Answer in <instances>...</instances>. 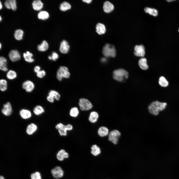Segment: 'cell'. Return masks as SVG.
I'll list each match as a JSON object with an SVG mask.
<instances>
[{"label":"cell","instance_id":"obj_20","mask_svg":"<svg viewBox=\"0 0 179 179\" xmlns=\"http://www.w3.org/2000/svg\"><path fill=\"white\" fill-rule=\"evenodd\" d=\"M146 59L144 58H140L138 61V64L142 70H146L148 68L147 63Z\"/></svg>","mask_w":179,"mask_h":179},{"label":"cell","instance_id":"obj_44","mask_svg":"<svg viewBox=\"0 0 179 179\" xmlns=\"http://www.w3.org/2000/svg\"><path fill=\"white\" fill-rule=\"evenodd\" d=\"M106 60L105 58H103L101 59V61L103 62H105L106 61Z\"/></svg>","mask_w":179,"mask_h":179},{"label":"cell","instance_id":"obj_49","mask_svg":"<svg viewBox=\"0 0 179 179\" xmlns=\"http://www.w3.org/2000/svg\"><path fill=\"white\" fill-rule=\"evenodd\" d=\"M1 16L0 17V21H1Z\"/></svg>","mask_w":179,"mask_h":179},{"label":"cell","instance_id":"obj_14","mask_svg":"<svg viewBox=\"0 0 179 179\" xmlns=\"http://www.w3.org/2000/svg\"><path fill=\"white\" fill-rule=\"evenodd\" d=\"M5 7L8 9L15 10L16 9V1L15 0H7L4 2Z\"/></svg>","mask_w":179,"mask_h":179},{"label":"cell","instance_id":"obj_13","mask_svg":"<svg viewBox=\"0 0 179 179\" xmlns=\"http://www.w3.org/2000/svg\"><path fill=\"white\" fill-rule=\"evenodd\" d=\"M69 47L68 43L66 41L63 40L60 43V50L62 53H66L68 51Z\"/></svg>","mask_w":179,"mask_h":179},{"label":"cell","instance_id":"obj_29","mask_svg":"<svg viewBox=\"0 0 179 179\" xmlns=\"http://www.w3.org/2000/svg\"><path fill=\"white\" fill-rule=\"evenodd\" d=\"M23 31L21 29H19L16 30L14 33V37L17 40H20L23 38Z\"/></svg>","mask_w":179,"mask_h":179},{"label":"cell","instance_id":"obj_15","mask_svg":"<svg viewBox=\"0 0 179 179\" xmlns=\"http://www.w3.org/2000/svg\"><path fill=\"white\" fill-rule=\"evenodd\" d=\"M109 133L108 129L104 126L100 127L97 131L98 135L101 137L106 136L108 135Z\"/></svg>","mask_w":179,"mask_h":179},{"label":"cell","instance_id":"obj_42","mask_svg":"<svg viewBox=\"0 0 179 179\" xmlns=\"http://www.w3.org/2000/svg\"><path fill=\"white\" fill-rule=\"evenodd\" d=\"M41 70V67L39 66H36L34 68V71L36 73H37Z\"/></svg>","mask_w":179,"mask_h":179},{"label":"cell","instance_id":"obj_17","mask_svg":"<svg viewBox=\"0 0 179 179\" xmlns=\"http://www.w3.org/2000/svg\"><path fill=\"white\" fill-rule=\"evenodd\" d=\"M99 117L98 113L95 111L91 112L89 117V120L91 123H94L97 121Z\"/></svg>","mask_w":179,"mask_h":179},{"label":"cell","instance_id":"obj_32","mask_svg":"<svg viewBox=\"0 0 179 179\" xmlns=\"http://www.w3.org/2000/svg\"><path fill=\"white\" fill-rule=\"evenodd\" d=\"M44 110L42 107L40 105L36 106L33 110V112L36 115H39L44 112Z\"/></svg>","mask_w":179,"mask_h":179},{"label":"cell","instance_id":"obj_16","mask_svg":"<svg viewBox=\"0 0 179 179\" xmlns=\"http://www.w3.org/2000/svg\"><path fill=\"white\" fill-rule=\"evenodd\" d=\"M69 154L63 149H61L58 152L56 155L57 159L60 161H63L65 158H68Z\"/></svg>","mask_w":179,"mask_h":179},{"label":"cell","instance_id":"obj_10","mask_svg":"<svg viewBox=\"0 0 179 179\" xmlns=\"http://www.w3.org/2000/svg\"><path fill=\"white\" fill-rule=\"evenodd\" d=\"M22 87L27 92H31L35 88L34 83L32 81L27 80L24 82L22 84Z\"/></svg>","mask_w":179,"mask_h":179},{"label":"cell","instance_id":"obj_5","mask_svg":"<svg viewBox=\"0 0 179 179\" xmlns=\"http://www.w3.org/2000/svg\"><path fill=\"white\" fill-rule=\"evenodd\" d=\"M70 75L68 68L64 66H61L57 71L56 77L58 80L61 81L63 78H69Z\"/></svg>","mask_w":179,"mask_h":179},{"label":"cell","instance_id":"obj_33","mask_svg":"<svg viewBox=\"0 0 179 179\" xmlns=\"http://www.w3.org/2000/svg\"><path fill=\"white\" fill-rule=\"evenodd\" d=\"M79 114V110L77 107H72L70 110L69 114L71 117H76L78 116Z\"/></svg>","mask_w":179,"mask_h":179},{"label":"cell","instance_id":"obj_1","mask_svg":"<svg viewBox=\"0 0 179 179\" xmlns=\"http://www.w3.org/2000/svg\"><path fill=\"white\" fill-rule=\"evenodd\" d=\"M167 104L165 102H161L157 101L152 102L148 106V111L151 114L157 115L159 112L164 110Z\"/></svg>","mask_w":179,"mask_h":179},{"label":"cell","instance_id":"obj_37","mask_svg":"<svg viewBox=\"0 0 179 179\" xmlns=\"http://www.w3.org/2000/svg\"><path fill=\"white\" fill-rule=\"evenodd\" d=\"M48 95L56 99L59 100L60 98V95L57 92L54 90H51L48 92Z\"/></svg>","mask_w":179,"mask_h":179},{"label":"cell","instance_id":"obj_45","mask_svg":"<svg viewBox=\"0 0 179 179\" xmlns=\"http://www.w3.org/2000/svg\"><path fill=\"white\" fill-rule=\"evenodd\" d=\"M0 9H1L2 7V5L1 1L0 2Z\"/></svg>","mask_w":179,"mask_h":179},{"label":"cell","instance_id":"obj_11","mask_svg":"<svg viewBox=\"0 0 179 179\" xmlns=\"http://www.w3.org/2000/svg\"><path fill=\"white\" fill-rule=\"evenodd\" d=\"M8 56L10 59L13 62L19 61L21 58L19 52L16 50H12L10 51L9 53Z\"/></svg>","mask_w":179,"mask_h":179},{"label":"cell","instance_id":"obj_47","mask_svg":"<svg viewBox=\"0 0 179 179\" xmlns=\"http://www.w3.org/2000/svg\"><path fill=\"white\" fill-rule=\"evenodd\" d=\"M0 179H5L3 176H1L0 177Z\"/></svg>","mask_w":179,"mask_h":179},{"label":"cell","instance_id":"obj_24","mask_svg":"<svg viewBox=\"0 0 179 179\" xmlns=\"http://www.w3.org/2000/svg\"><path fill=\"white\" fill-rule=\"evenodd\" d=\"M96 32L99 34L101 35L104 33L106 29L105 26L103 24L99 23L96 26Z\"/></svg>","mask_w":179,"mask_h":179},{"label":"cell","instance_id":"obj_2","mask_svg":"<svg viewBox=\"0 0 179 179\" xmlns=\"http://www.w3.org/2000/svg\"><path fill=\"white\" fill-rule=\"evenodd\" d=\"M129 76L128 72L122 68L115 70L113 72V79L119 82H122L127 79Z\"/></svg>","mask_w":179,"mask_h":179},{"label":"cell","instance_id":"obj_19","mask_svg":"<svg viewBox=\"0 0 179 179\" xmlns=\"http://www.w3.org/2000/svg\"><path fill=\"white\" fill-rule=\"evenodd\" d=\"M7 60L4 57L1 56L0 57V69L4 71H6L8 70L7 67Z\"/></svg>","mask_w":179,"mask_h":179},{"label":"cell","instance_id":"obj_27","mask_svg":"<svg viewBox=\"0 0 179 179\" xmlns=\"http://www.w3.org/2000/svg\"><path fill=\"white\" fill-rule=\"evenodd\" d=\"M48 45L47 42L45 41H44L42 43L38 45L37 48L38 50L40 51H45L48 49Z\"/></svg>","mask_w":179,"mask_h":179},{"label":"cell","instance_id":"obj_48","mask_svg":"<svg viewBox=\"0 0 179 179\" xmlns=\"http://www.w3.org/2000/svg\"><path fill=\"white\" fill-rule=\"evenodd\" d=\"M174 0H167V1L168 2H170L171 1H174Z\"/></svg>","mask_w":179,"mask_h":179},{"label":"cell","instance_id":"obj_41","mask_svg":"<svg viewBox=\"0 0 179 179\" xmlns=\"http://www.w3.org/2000/svg\"><path fill=\"white\" fill-rule=\"evenodd\" d=\"M47 100L49 102L53 103L54 102V99L52 97L48 95L47 97Z\"/></svg>","mask_w":179,"mask_h":179},{"label":"cell","instance_id":"obj_3","mask_svg":"<svg viewBox=\"0 0 179 179\" xmlns=\"http://www.w3.org/2000/svg\"><path fill=\"white\" fill-rule=\"evenodd\" d=\"M102 52L106 57H114L116 55V50L114 46L107 44L103 47Z\"/></svg>","mask_w":179,"mask_h":179},{"label":"cell","instance_id":"obj_21","mask_svg":"<svg viewBox=\"0 0 179 179\" xmlns=\"http://www.w3.org/2000/svg\"><path fill=\"white\" fill-rule=\"evenodd\" d=\"M37 129V127L36 125L33 123H31L28 126L26 132L27 134L31 135L35 132Z\"/></svg>","mask_w":179,"mask_h":179},{"label":"cell","instance_id":"obj_50","mask_svg":"<svg viewBox=\"0 0 179 179\" xmlns=\"http://www.w3.org/2000/svg\"><path fill=\"white\" fill-rule=\"evenodd\" d=\"M1 43H0V49L1 48Z\"/></svg>","mask_w":179,"mask_h":179},{"label":"cell","instance_id":"obj_25","mask_svg":"<svg viewBox=\"0 0 179 179\" xmlns=\"http://www.w3.org/2000/svg\"><path fill=\"white\" fill-rule=\"evenodd\" d=\"M33 54L29 51H27L23 54V57L25 61L29 63H32L34 61V59L32 58Z\"/></svg>","mask_w":179,"mask_h":179},{"label":"cell","instance_id":"obj_7","mask_svg":"<svg viewBox=\"0 0 179 179\" xmlns=\"http://www.w3.org/2000/svg\"><path fill=\"white\" fill-rule=\"evenodd\" d=\"M121 135L120 132L117 130L111 131L108 135V140L114 144H117L119 137Z\"/></svg>","mask_w":179,"mask_h":179},{"label":"cell","instance_id":"obj_38","mask_svg":"<svg viewBox=\"0 0 179 179\" xmlns=\"http://www.w3.org/2000/svg\"><path fill=\"white\" fill-rule=\"evenodd\" d=\"M31 178V179H42L41 174L38 172L32 174Z\"/></svg>","mask_w":179,"mask_h":179},{"label":"cell","instance_id":"obj_51","mask_svg":"<svg viewBox=\"0 0 179 179\" xmlns=\"http://www.w3.org/2000/svg\"><path fill=\"white\" fill-rule=\"evenodd\" d=\"M178 31H179V30H178Z\"/></svg>","mask_w":179,"mask_h":179},{"label":"cell","instance_id":"obj_40","mask_svg":"<svg viewBox=\"0 0 179 179\" xmlns=\"http://www.w3.org/2000/svg\"><path fill=\"white\" fill-rule=\"evenodd\" d=\"M51 56L52 58V60L54 61H56L58 58V54L55 52H52Z\"/></svg>","mask_w":179,"mask_h":179},{"label":"cell","instance_id":"obj_8","mask_svg":"<svg viewBox=\"0 0 179 179\" xmlns=\"http://www.w3.org/2000/svg\"><path fill=\"white\" fill-rule=\"evenodd\" d=\"M134 54L136 56L139 57L144 56L145 53V48L144 46L140 45H136L134 47Z\"/></svg>","mask_w":179,"mask_h":179},{"label":"cell","instance_id":"obj_23","mask_svg":"<svg viewBox=\"0 0 179 179\" xmlns=\"http://www.w3.org/2000/svg\"><path fill=\"white\" fill-rule=\"evenodd\" d=\"M33 8L36 10H40L43 7V4L40 0H34L32 3Z\"/></svg>","mask_w":179,"mask_h":179},{"label":"cell","instance_id":"obj_36","mask_svg":"<svg viewBox=\"0 0 179 179\" xmlns=\"http://www.w3.org/2000/svg\"><path fill=\"white\" fill-rule=\"evenodd\" d=\"M7 81L4 79H1L0 81V89L1 91H4L7 89Z\"/></svg>","mask_w":179,"mask_h":179},{"label":"cell","instance_id":"obj_26","mask_svg":"<svg viewBox=\"0 0 179 179\" xmlns=\"http://www.w3.org/2000/svg\"><path fill=\"white\" fill-rule=\"evenodd\" d=\"M91 153L94 156H96L99 154L101 151L99 147L95 144L92 145L91 147Z\"/></svg>","mask_w":179,"mask_h":179},{"label":"cell","instance_id":"obj_4","mask_svg":"<svg viewBox=\"0 0 179 179\" xmlns=\"http://www.w3.org/2000/svg\"><path fill=\"white\" fill-rule=\"evenodd\" d=\"M55 128L58 130L60 135L66 136L67 134V131L72 130L73 127L70 124L65 125L62 123H60L56 125Z\"/></svg>","mask_w":179,"mask_h":179},{"label":"cell","instance_id":"obj_39","mask_svg":"<svg viewBox=\"0 0 179 179\" xmlns=\"http://www.w3.org/2000/svg\"><path fill=\"white\" fill-rule=\"evenodd\" d=\"M46 75V72L44 70H41L37 73V77L39 78H42Z\"/></svg>","mask_w":179,"mask_h":179},{"label":"cell","instance_id":"obj_34","mask_svg":"<svg viewBox=\"0 0 179 179\" xmlns=\"http://www.w3.org/2000/svg\"><path fill=\"white\" fill-rule=\"evenodd\" d=\"M71 8V5L68 2H63L60 5V9L63 11H65L70 9Z\"/></svg>","mask_w":179,"mask_h":179},{"label":"cell","instance_id":"obj_28","mask_svg":"<svg viewBox=\"0 0 179 179\" xmlns=\"http://www.w3.org/2000/svg\"><path fill=\"white\" fill-rule=\"evenodd\" d=\"M38 17L39 19L45 20L47 19L49 17L48 13L46 11H40L38 14Z\"/></svg>","mask_w":179,"mask_h":179},{"label":"cell","instance_id":"obj_12","mask_svg":"<svg viewBox=\"0 0 179 179\" xmlns=\"http://www.w3.org/2000/svg\"><path fill=\"white\" fill-rule=\"evenodd\" d=\"M12 111V108L11 104L9 102H8L4 105L1 112L4 115L9 116L11 114Z\"/></svg>","mask_w":179,"mask_h":179},{"label":"cell","instance_id":"obj_30","mask_svg":"<svg viewBox=\"0 0 179 179\" xmlns=\"http://www.w3.org/2000/svg\"><path fill=\"white\" fill-rule=\"evenodd\" d=\"M145 12L154 16H156L158 15V11L156 9L148 7L145 8Z\"/></svg>","mask_w":179,"mask_h":179},{"label":"cell","instance_id":"obj_6","mask_svg":"<svg viewBox=\"0 0 179 179\" xmlns=\"http://www.w3.org/2000/svg\"><path fill=\"white\" fill-rule=\"evenodd\" d=\"M79 105L80 110L82 111H87L93 107L91 103L88 99L81 98L79 100Z\"/></svg>","mask_w":179,"mask_h":179},{"label":"cell","instance_id":"obj_43","mask_svg":"<svg viewBox=\"0 0 179 179\" xmlns=\"http://www.w3.org/2000/svg\"><path fill=\"white\" fill-rule=\"evenodd\" d=\"M83 1L84 2H86L88 3H90L92 1L91 0H84Z\"/></svg>","mask_w":179,"mask_h":179},{"label":"cell","instance_id":"obj_18","mask_svg":"<svg viewBox=\"0 0 179 179\" xmlns=\"http://www.w3.org/2000/svg\"><path fill=\"white\" fill-rule=\"evenodd\" d=\"M113 5L110 2L108 1H105L103 6V9L106 12L108 13L112 11L114 9Z\"/></svg>","mask_w":179,"mask_h":179},{"label":"cell","instance_id":"obj_22","mask_svg":"<svg viewBox=\"0 0 179 179\" xmlns=\"http://www.w3.org/2000/svg\"><path fill=\"white\" fill-rule=\"evenodd\" d=\"M21 117L23 119H27L30 118L31 116V113L29 110L26 109H22L20 112Z\"/></svg>","mask_w":179,"mask_h":179},{"label":"cell","instance_id":"obj_9","mask_svg":"<svg viewBox=\"0 0 179 179\" xmlns=\"http://www.w3.org/2000/svg\"><path fill=\"white\" fill-rule=\"evenodd\" d=\"M51 173L53 177L56 179H59L62 177L64 174V172L61 168L59 166H56L52 169Z\"/></svg>","mask_w":179,"mask_h":179},{"label":"cell","instance_id":"obj_35","mask_svg":"<svg viewBox=\"0 0 179 179\" xmlns=\"http://www.w3.org/2000/svg\"><path fill=\"white\" fill-rule=\"evenodd\" d=\"M159 85L163 87H166L169 84V83L166 79L163 76L160 77L159 80Z\"/></svg>","mask_w":179,"mask_h":179},{"label":"cell","instance_id":"obj_46","mask_svg":"<svg viewBox=\"0 0 179 179\" xmlns=\"http://www.w3.org/2000/svg\"><path fill=\"white\" fill-rule=\"evenodd\" d=\"M48 59L50 60H52V58L51 56H49L48 57Z\"/></svg>","mask_w":179,"mask_h":179},{"label":"cell","instance_id":"obj_31","mask_svg":"<svg viewBox=\"0 0 179 179\" xmlns=\"http://www.w3.org/2000/svg\"><path fill=\"white\" fill-rule=\"evenodd\" d=\"M6 76L8 79L12 80L16 78L17 74L16 72L14 71L10 70L7 72Z\"/></svg>","mask_w":179,"mask_h":179}]
</instances>
